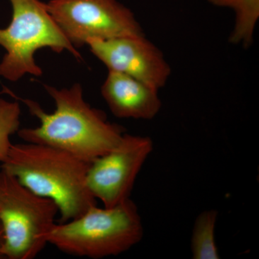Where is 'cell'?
<instances>
[{"instance_id":"6","label":"cell","mask_w":259,"mask_h":259,"mask_svg":"<svg viewBox=\"0 0 259 259\" xmlns=\"http://www.w3.org/2000/svg\"><path fill=\"white\" fill-rule=\"evenodd\" d=\"M47 6L76 49L86 45L89 39L145 35L134 13L117 0H50Z\"/></svg>"},{"instance_id":"5","label":"cell","mask_w":259,"mask_h":259,"mask_svg":"<svg viewBox=\"0 0 259 259\" xmlns=\"http://www.w3.org/2000/svg\"><path fill=\"white\" fill-rule=\"evenodd\" d=\"M59 208L52 199L24 187L0 168V225L4 258L32 259L48 244Z\"/></svg>"},{"instance_id":"7","label":"cell","mask_w":259,"mask_h":259,"mask_svg":"<svg viewBox=\"0 0 259 259\" xmlns=\"http://www.w3.org/2000/svg\"><path fill=\"white\" fill-rule=\"evenodd\" d=\"M153 148L152 140L147 136L124 134L115 147L90 163L87 183L94 197L105 207L130 198L136 177Z\"/></svg>"},{"instance_id":"13","label":"cell","mask_w":259,"mask_h":259,"mask_svg":"<svg viewBox=\"0 0 259 259\" xmlns=\"http://www.w3.org/2000/svg\"><path fill=\"white\" fill-rule=\"evenodd\" d=\"M3 228H2L1 225H0V259L4 258L3 257V253H2V248H3Z\"/></svg>"},{"instance_id":"1","label":"cell","mask_w":259,"mask_h":259,"mask_svg":"<svg viewBox=\"0 0 259 259\" xmlns=\"http://www.w3.org/2000/svg\"><path fill=\"white\" fill-rule=\"evenodd\" d=\"M44 88L55 102L56 110L47 113L37 102L23 100L40 120L36 127L18 130L24 142L59 148L91 163L115 147L125 134L123 127L110 122L105 112L85 101L80 83L61 90L47 84Z\"/></svg>"},{"instance_id":"4","label":"cell","mask_w":259,"mask_h":259,"mask_svg":"<svg viewBox=\"0 0 259 259\" xmlns=\"http://www.w3.org/2000/svg\"><path fill=\"white\" fill-rule=\"evenodd\" d=\"M13 16L10 25L0 29V46L6 54L0 63V76L15 82L25 74L41 76L35 61V52L49 48L60 54L66 50L76 59H82L64 36L40 0H10Z\"/></svg>"},{"instance_id":"12","label":"cell","mask_w":259,"mask_h":259,"mask_svg":"<svg viewBox=\"0 0 259 259\" xmlns=\"http://www.w3.org/2000/svg\"><path fill=\"white\" fill-rule=\"evenodd\" d=\"M21 108L17 102L0 99V162L6 159L11 148L10 137L20 129Z\"/></svg>"},{"instance_id":"2","label":"cell","mask_w":259,"mask_h":259,"mask_svg":"<svg viewBox=\"0 0 259 259\" xmlns=\"http://www.w3.org/2000/svg\"><path fill=\"white\" fill-rule=\"evenodd\" d=\"M90 163L59 148L25 142L12 145L0 168L34 193L52 199L59 223H65L97 205L87 183Z\"/></svg>"},{"instance_id":"3","label":"cell","mask_w":259,"mask_h":259,"mask_svg":"<svg viewBox=\"0 0 259 259\" xmlns=\"http://www.w3.org/2000/svg\"><path fill=\"white\" fill-rule=\"evenodd\" d=\"M144 227L131 198L112 207L93 206L79 217L56 223L48 243L75 256L102 258L131 249L142 240Z\"/></svg>"},{"instance_id":"9","label":"cell","mask_w":259,"mask_h":259,"mask_svg":"<svg viewBox=\"0 0 259 259\" xmlns=\"http://www.w3.org/2000/svg\"><path fill=\"white\" fill-rule=\"evenodd\" d=\"M159 90L127 76L113 71L108 74L101 93L110 111L122 119L152 120L161 108Z\"/></svg>"},{"instance_id":"10","label":"cell","mask_w":259,"mask_h":259,"mask_svg":"<svg viewBox=\"0 0 259 259\" xmlns=\"http://www.w3.org/2000/svg\"><path fill=\"white\" fill-rule=\"evenodd\" d=\"M218 8L234 12L235 25L229 41L236 45L249 47L259 19V0H207Z\"/></svg>"},{"instance_id":"8","label":"cell","mask_w":259,"mask_h":259,"mask_svg":"<svg viewBox=\"0 0 259 259\" xmlns=\"http://www.w3.org/2000/svg\"><path fill=\"white\" fill-rule=\"evenodd\" d=\"M93 55L116 71L140 80L159 90L171 74V66L162 51L144 35L89 39Z\"/></svg>"},{"instance_id":"11","label":"cell","mask_w":259,"mask_h":259,"mask_svg":"<svg viewBox=\"0 0 259 259\" xmlns=\"http://www.w3.org/2000/svg\"><path fill=\"white\" fill-rule=\"evenodd\" d=\"M218 215L217 210L208 209L201 212L196 218L191 238V250L194 259L220 258L214 236Z\"/></svg>"}]
</instances>
